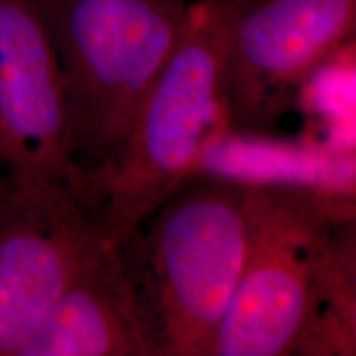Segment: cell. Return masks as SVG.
<instances>
[{
  "label": "cell",
  "instance_id": "1",
  "mask_svg": "<svg viewBox=\"0 0 356 356\" xmlns=\"http://www.w3.org/2000/svg\"><path fill=\"white\" fill-rule=\"evenodd\" d=\"M248 251L213 356H286L353 327L348 226L338 200L246 184Z\"/></svg>",
  "mask_w": 356,
  "mask_h": 356
},
{
  "label": "cell",
  "instance_id": "2",
  "mask_svg": "<svg viewBox=\"0 0 356 356\" xmlns=\"http://www.w3.org/2000/svg\"><path fill=\"white\" fill-rule=\"evenodd\" d=\"M115 239L154 356H213L246 259V184L193 175Z\"/></svg>",
  "mask_w": 356,
  "mask_h": 356
},
{
  "label": "cell",
  "instance_id": "3",
  "mask_svg": "<svg viewBox=\"0 0 356 356\" xmlns=\"http://www.w3.org/2000/svg\"><path fill=\"white\" fill-rule=\"evenodd\" d=\"M229 6L231 0L190 6L184 37L137 108L114 160L81 191L108 238L139 228L231 134L222 91Z\"/></svg>",
  "mask_w": 356,
  "mask_h": 356
},
{
  "label": "cell",
  "instance_id": "4",
  "mask_svg": "<svg viewBox=\"0 0 356 356\" xmlns=\"http://www.w3.org/2000/svg\"><path fill=\"white\" fill-rule=\"evenodd\" d=\"M65 81L81 190L113 162L190 20L185 0H33Z\"/></svg>",
  "mask_w": 356,
  "mask_h": 356
},
{
  "label": "cell",
  "instance_id": "5",
  "mask_svg": "<svg viewBox=\"0 0 356 356\" xmlns=\"http://www.w3.org/2000/svg\"><path fill=\"white\" fill-rule=\"evenodd\" d=\"M356 0H231L222 91L231 132H269L355 33Z\"/></svg>",
  "mask_w": 356,
  "mask_h": 356
},
{
  "label": "cell",
  "instance_id": "6",
  "mask_svg": "<svg viewBox=\"0 0 356 356\" xmlns=\"http://www.w3.org/2000/svg\"><path fill=\"white\" fill-rule=\"evenodd\" d=\"M104 238L68 181H12L0 193V356H20Z\"/></svg>",
  "mask_w": 356,
  "mask_h": 356
},
{
  "label": "cell",
  "instance_id": "7",
  "mask_svg": "<svg viewBox=\"0 0 356 356\" xmlns=\"http://www.w3.org/2000/svg\"><path fill=\"white\" fill-rule=\"evenodd\" d=\"M0 168L12 181L81 184L63 74L33 0H0Z\"/></svg>",
  "mask_w": 356,
  "mask_h": 356
},
{
  "label": "cell",
  "instance_id": "8",
  "mask_svg": "<svg viewBox=\"0 0 356 356\" xmlns=\"http://www.w3.org/2000/svg\"><path fill=\"white\" fill-rule=\"evenodd\" d=\"M20 356H154L119 239L89 252Z\"/></svg>",
  "mask_w": 356,
  "mask_h": 356
},
{
  "label": "cell",
  "instance_id": "9",
  "mask_svg": "<svg viewBox=\"0 0 356 356\" xmlns=\"http://www.w3.org/2000/svg\"><path fill=\"white\" fill-rule=\"evenodd\" d=\"M2 188H3V175L0 173V193H2Z\"/></svg>",
  "mask_w": 356,
  "mask_h": 356
}]
</instances>
